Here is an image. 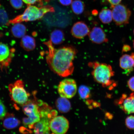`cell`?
<instances>
[{
  "instance_id": "cell-1",
  "label": "cell",
  "mask_w": 134,
  "mask_h": 134,
  "mask_svg": "<svg viewBox=\"0 0 134 134\" xmlns=\"http://www.w3.org/2000/svg\"><path fill=\"white\" fill-rule=\"evenodd\" d=\"M44 44L48 48L47 62L52 71L61 77L71 75L74 69L73 61L77 54L76 49L70 46L55 48L49 41Z\"/></svg>"
},
{
  "instance_id": "cell-2",
  "label": "cell",
  "mask_w": 134,
  "mask_h": 134,
  "mask_svg": "<svg viewBox=\"0 0 134 134\" xmlns=\"http://www.w3.org/2000/svg\"><path fill=\"white\" fill-rule=\"evenodd\" d=\"M55 9L52 6L47 5L39 8L36 6L30 5L25 9L24 12L9 21L10 24H15L22 22L36 21L42 18L46 13H53Z\"/></svg>"
},
{
  "instance_id": "cell-3",
  "label": "cell",
  "mask_w": 134,
  "mask_h": 134,
  "mask_svg": "<svg viewBox=\"0 0 134 134\" xmlns=\"http://www.w3.org/2000/svg\"><path fill=\"white\" fill-rule=\"evenodd\" d=\"M88 65L93 69L92 75L97 82L104 87L110 86L113 84L111 78L114 73L110 65L94 62L90 63Z\"/></svg>"
},
{
  "instance_id": "cell-4",
  "label": "cell",
  "mask_w": 134,
  "mask_h": 134,
  "mask_svg": "<svg viewBox=\"0 0 134 134\" xmlns=\"http://www.w3.org/2000/svg\"><path fill=\"white\" fill-rule=\"evenodd\" d=\"M23 110L27 117L23 119V123L24 128L31 131L34 125L41 119L40 111L37 103L29 100L23 105Z\"/></svg>"
},
{
  "instance_id": "cell-5",
  "label": "cell",
  "mask_w": 134,
  "mask_h": 134,
  "mask_svg": "<svg viewBox=\"0 0 134 134\" xmlns=\"http://www.w3.org/2000/svg\"><path fill=\"white\" fill-rule=\"evenodd\" d=\"M11 99L17 104L23 105L28 101L30 94L24 88L23 82L17 80L8 86Z\"/></svg>"
},
{
  "instance_id": "cell-6",
  "label": "cell",
  "mask_w": 134,
  "mask_h": 134,
  "mask_svg": "<svg viewBox=\"0 0 134 134\" xmlns=\"http://www.w3.org/2000/svg\"><path fill=\"white\" fill-rule=\"evenodd\" d=\"M41 119L34 125L33 129L35 134H53L50 133V123L55 117L53 111L43 110L40 112Z\"/></svg>"
},
{
  "instance_id": "cell-7",
  "label": "cell",
  "mask_w": 134,
  "mask_h": 134,
  "mask_svg": "<svg viewBox=\"0 0 134 134\" xmlns=\"http://www.w3.org/2000/svg\"><path fill=\"white\" fill-rule=\"evenodd\" d=\"M112 10L113 18L117 25L122 26L128 24L131 12L126 6L118 4L113 7Z\"/></svg>"
},
{
  "instance_id": "cell-8",
  "label": "cell",
  "mask_w": 134,
  "mask_h": 134,
  "mask_svg": "<svg viewBox=\"0 0 134 134\" xmlns=\"http://www.w3.org/2000/svg\"><path fill=\"white\" fill-rule=\"evenodd\" d=\"M77 86L75 80L66 78L60 82L58 87V92L60 96L66 98H71L76 94Z\"/></svg>"
},
{
  "instance_id": "cell-9",
  "label": "cell",
  "mask_w": 134,
  "mask_h": 134,
  "mask_svg": "<svg viewBox=\"0 0 134 134\" xmlns=\"http://www.w3.org/2000/svg\"><path fill=\"white\" fill-rule=\"evenodd\" d=\"M69 128V121L63 116H55L50 122V130L53 134H65Z\"/></svg>"
},
{
  "instance_id": "cell-10",
  "label": "cell",
  "mask_w": 134,
  "mask_h": 134,
  "mask_svg": "<svg viewBox=\"0 0 134 134\" xmlns=\"http://www.w3.org/2000/svg\"><path fill=\"white\" fill-rule=\"evenodd\" d=\"M90 30L87 25L82 21L77 22L73 25L71 33L74 37L82 39L88 35Z\"/></svg>"
},
{
  "instance_id": "cell-11",
  "label": "cell",
  "mask_w": 134,
  "mask_h": 134,
  "mask_svg": "<svg viewBox=\"0 0 134 134\" xmlns=\"http://www.w3.org/2000/svg\"><path fill=\"white\" fill-rule=\"evenodd\" d=\"M119 104L125 113H134V93L128 97L125 94L122 95L119 100Z\"/></svg>"
},
{
  "instance_id": "cell-12",
  "label": "cell",
  "mask_w": 134,
  "mask_h": 134,
  "mask_svg": "<svg viewBox=\"0 0 134 134\" xmlns=\"http://www.w3.org/2000/svg\"><path fill=\"white\" fill-rule=\"evenodd\" d=\"M89 37L92 42L100 44L108 41L103 30L98 27H95L90 31L88 34Z\"/></svg>"
},
{
  "instance_id": "cell-13",
  "label": "cell",
  "mask_w": 134,
  "mask_h": 134,
  "mask_svg": "<svg viewBox=\"0 0 134 134\" xmlns=\"http://www.w3.org/2000/svg\"><path fill=\"white\" fill-rule=\"evenodd\" d=\"M120 66L126 73H130L134 69V59L131 56L124 55L120 59Z\"/></svg>"
},
{
  "instance_id": "cell-14",
  "label": "cell",
  "mask_w": 134,
  "mask_h": 134,
  "mask_svg": "<svg viewBox=\"0 0 134 134\" xmlns=\"http://www.w3.org/2000/svg\"><path fill=\"white\" fill-rule=\"evenodd\" d=\"M3 126L7 129H13L19 126L20 121L14 115L12 114H7L4 118Z\"/></svg>"
},
{
  "instance_id": "cell-15",
  "label": "cell",
  "mask_w": 134,
  "mask_h": 134,
  "mask_svg": "<svg viewBox=\"0 0 134 134\" xmlns=\"http://www.w3.org/2000/svg\"><path fill=\"white\" fill-rule=\"evenodd\" d=\"M49 41L53 45L62 44L65 40V35L61 30L56 29L52 32L50 34Z\"/></svg>"
},
{
  "instance_id": "cell-16",
  "label": "cell",
  "mask_w": 134,
  "mask_h": 134,
  "mask_svg": "<svg viewBox=\"0 0 134 134\" xmlns=\"http://www.w3.org/2000/svg\"><path fill=\"white\" fill-rule=\"evenodd\" d=\"M55 103L57 108L61 113H68L71 109V103L66 98L60 97L57 100Z\"/></svg>"
},
{
  "instance_id": "cell-17",
  "label": "cell",
  "mask_w": 134,
  "mask_h": 134,
  "mask_svg": "<svg viewBox=\"0 0 134 134\" xmlns=\"http://www.w3.org/2000/svg\"><path fill=\"white\" fill-rule=\"evenodd\" d=\"M21 46L23 49L26 51H32L36 47V41L34 38L32 37L25 36L22 38Z\"/></svg>"
},
{
  "instance_id": "cell-18",
  "label": "cell",
  "mask_w": 134,
  "mask_h": 134,
  "mask_svg": "<svg viewBox=\"0 0 134 134\" xmlns=\"http://www.w3.org/2000/svg\"><path fill=\"white\" fill-rule=\"evenodd\" d=\"M11 54L10 50L7 45L0 43V63L5 64L10 59Z\"/></svg>"
},
{
  "instance_id": "cell-19",
  "label": "cell",
  "mask_w": 134,
  "mask_h": 134,
  "mask_svg": "<svg viewBox=\"0 0 134 134\" xmlns=\"http://www.w3.org/2000/svg\"><path fill=\"white\" fill-rule=\"evenodd\" d=\"M11 31L14 37L22 38L26 34V28L24 25L20 23H17L12 27Z\"/></svg>"
},
{
  "instance_id": "cell-20",
  "label": "cell",
  "mask_w": 134,
  "mask_h": 134,
  "mask_svg": "<svg viewBox=\"0 0 134 134\" xmlns=\"http://www.w3.org/2000/svg\"><path fill=\"white\" fill-rule=\"evenodd\" d=\"M100 20L104 24H108L113 19L112 12L109 9H103L100 12L99 15Z\"/></svg>"
},
{
  "instance_id": "cell-21",
  "label": "cell",
  "mask_w": 134,
  "mask_h": 134,
  "mask_svg": "<svg viewBox=\"0 0 134 134\" xmlns=\"http://www.w3.org/2000/svg\"><path fill=\"white\" fill-rule=\"evenodd\" d=\"M71 7L73 12L76 15H80L85 10L84 3L81 0H75L72 2Z\"/></svg>"
},
{
  "instance_id": "cell-22",
  "label": "cell",
  "mask_w": 134,
  "mask_h": 134,
  "mask_svg": "<svg viewBox=\"0 0 134 134\" xmlns=\"http://www.w3.org/2000/svg\"><path fill=\"white\" fill-rule=\"evenodd\" d=\"M7 12L4 8L0 5V27H5L9 25Z\"/></svg>"
},
{
  "instance_id": "cell-23",
  "label": "cell",
  "mask_w": 134,
  "mask_h": 134,
  "mask_svg": "<svg viewBox=\"0 0 134 134\" xmlns=\"http://www.w3.org/2000/svg\"><path fill=\"white\" fill-rule=\"evenodd\" d=\"M78 93L80 98L83 100L88 99L91 96L90 88L85 85H81L79 87Z\"/></svg>"
},
{
  "instance_id": "cell-24",
  "label": "cell",
  "mask_w": 134,
  "mask_h": 134,
  "mask_svg": "<svg viewBox=\"0 0 134 134\" xmlns=\"http://www.w3.org/2000/svg\"><path fill=\"white\" fill-rule=\"evenodd\" d=\"M125 123L128 129H134V116L131 115L127 117L125 120Z\"/></svg>"
},
{
  "instance_id": "cell-25",
  "label": "cell",
  "mask_w": 134,
  "mask_h": 134,
  "mask_svg": "<svg viewBox=\"0 0 134 134\" xmlns=\"http://www.w3.org/2000/svg\"><path fill=\"white\" fill-rule=\"evenodd\" d=\"M23 2V0H10L12 6L16 9H20L22 8Z\"/></svg>"
},
{
  "instance_id": "cell-26",
  "label": "cell",
  "mask_w": 134,
  "mask_h": 134,
  "mask_svg": "<svg viewBox=\"0 0 134 134\" xmlns=\"http://www.w3.org/2000/svg\"><path fill=\"white\" fill-rule=\"evenodd\" d=\"M6 114V107L3 102L0 99V120L4 119Z\"/></svg>"
},
{
  "instance_id": "cell-27",
  "label": "cell",
  "mask_w": 134,
  "mask_h": 134,
  "mask_svg": "<svg viewBox=\"0 0 134 134\" xmlns=\"http://www.w3.org/2000/svg\"><path fill=\"white\" fill-rule=\"evenodd\" d=\"M23 2L27 4L28 5H32L37 3L38 6H43L42 0H23Z\"/></svg>"
},
{
  "instance_id": "cell-28",
  "label": "cell",
  "mask_w": 134,
  "mask_h": 134,
  "mask_svg": "<svg viewBox=\"0 0 134 134\" xmlns=\"http://www.w3.org/2000/svg\"><path fill=\"white\" fill-rule=\"evenodd\" d=\"M128 86L132 91L134 92V76L131 78L128 82Z\"/></svg>"
},
{
  "instance_id": "cell-29",
  "label": "cell",
  "mask_w": 134,
  "mask_h": 134,
  "mask_svg": "<svg viewBox=\"0 0 134 134\" xmlns=\"http://www.w3.org/2000/svg\"><path fill=\"white\" fill-rule=\"evenodd\" d=\"M73 0H59V2L64 6H69L71 4Z\"/></svg>"
},
{
  "instance_id": "cell-30",
  "label": "cell",
  "mask_w": 134,
  "mask_h": 134,
  "mask_svg": "<svg viewBox=\"0 0 134 134\" xmlns=\"http://www.w3.org/2000/svg\"><path fill=\"white\" fill-rule=\"evenodd\" d=\"M111 4L112 7L119 4L122 0H106Z\"/></svg>"
},
{
  "instance_id": "cell-31",
  "label": "cell",
  "mask_w": 134,
  "mask_h": 134,
  "mask_svg": "<svg viewBox=\"0 0 134 134\" xmlns=\"http://www.w3.org/2000/svg\"><path fill=\"white\" fill-rule=\"evenodd\" d=\"M130 47L129 46H128V45H125L123 47V51L124 52H127L130 51Z\"/></svg>"
},
{
  "instance_id": "cell-32",
  "label": "cell",
  "mask_w": 134,
  "mask_h": 134,
  "mask_svg": "<svg viewBox=\"0 0 134 134\" xmlns=\"http://www.w3.org/2000/svg\"><path fill=\"white\" fill-rule=\"evenodd\" d=\"M131 56H132V57H133L134 59V53H132Z\"/></svg>"
},
{
  "instance_id": "cell-33",
  "label": "cell",
  "mask_w": 134,
  "mask_h": 134,
  "mask_svg": "<svg viewBox=\"0 0 134 134\" xmlns=\"http://www.w3.org/2000/svg\"><path fill=\"white\" fill-rule=\"evenodd\" d=\"M50 1H51V0H45V1L46 2H49Z\"/></svg>"
},
{
  "instance_id": "cell-34",
  "label": "cell",
  "mask_w": 134,
  "mask_h": 134,
  "mask_svg": "<svg viewBox=\"0 0 134 134\" xmlns=\"http://www.w3.org/2000/svg\"><path fill=\"white\" fill-rule=\"evenodd\" d=\"M133 46H134V42H133Z\"/></svg>"
},
{
  "instance_id": "cell-35",
  "label": "cell",
  "mask_w": 134,
  "mask_h": 134,
  "mask_svg": "<svg viewBox=\"0 0 134 134\" xmlns=\"http://www.w3.org/2000/svg\"></svg>"
}]
</instances>
